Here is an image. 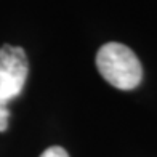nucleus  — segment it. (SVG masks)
<instances>
[{
	"instance_id": "3",
	"label": "nucleus",
	"mask_w": 157,
	"mask_h": 157,
	"mask_svg": "<svg viewBox=\"0 0 157 157\" xmlns=\"http://www.w3.org/2000/svg\"><path fill=\"white\" fill-rule=\"evenodd\" d=\"M40 157H69V154H67L66 149L61 147V146H52V147L45 149V151L40 154Z\"/></svg>"
},
{
	"instance_id": "2",
	"label": "nucleus",
	"mask_w": 157,
	"mask_h": 157,
	"mask_svg": "<svg viewBox=\"0 0 157 157\" xmlns=\"http://www.w3.org/2000/svg\"><path fill=\"white\" fill-rule=\"evenodd\" d=\"M29 75L27 55L21 47L3 45L0 48V133L8 128V104L21 95Z\"/></svg>"
},
{
	"instance_id": "1",
	"label": "nucleus",
	"mask_w": 157,
	"mask_h": 157,
	"mask_svg": "<svg viewBox=\"0 0 157 157\" xmlns=\"http://www.w3.org/2000/svg\"><path fill=\"white\" fill-rule=\"evenodd\" d=\"M96 67L103 78L119 90H133L141 83V63L127 45L109 42L96 53Z\"/></svg>"
}]
</instances>
